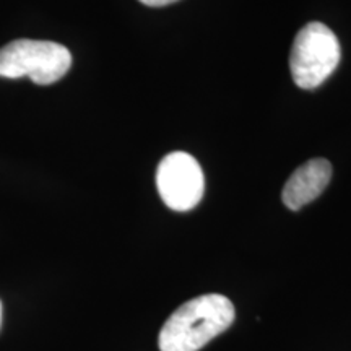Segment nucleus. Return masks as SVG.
Segmentation results:
<instances>
[{
    "mask_svg": "<svg viewBox=\"0 0 351 351\" xmlns=\"http://www.w3.org/2000/svg\"><path fill=\"white\" fill-rule=\"evenodd\" d=\"M234 317V306L226 296H197L169 315L158 337V345L161 351H199L230 328Z\"/></svg>",
    "mask_w": 351,
    "mask_h": 351,
    "instance_id": "f257e3e1",
    "label": "nucleus"
},
{
    "mask_svg": "<svg viewBox=\"0 0 351 351\" xmlns=\"http://www.w3.org/2000/svg\"><path fill=\"white\" fill-rule=\"evenodd\" d=\"M72 67V54L62 44L16 39L0 47V77H28L36 85L59 82Z\"/></svg>",
    "mask_w": 351,
    "mask_h": 351,
    "instance_id": "f03ea898",
    "label": "nucleus"
},
{
    "mask_svg": "<svg viewBox=\"0 0 351 351\" xmlns=\"http://www.w3.org/2000/svg\"><path fill=\"white\" fill-rule=\"evenodd\" d=\"M340 43L326 25L313 21L300 29L289 54L293 80L300 88L314 90L322 85L340 62Z\"/></svg>",
    "mask_w": 351,
    "mask_h": 351,
    "instance_id": "7ed1b4c3",
    "label": "nucleus"
},
{
    "mask_svg": "<svg viewBox=\"0 0 351 351\" xmlns=\"http://www.w3.org/2000/svg\"><path fill=\"white\" fill-rule=\"evenodd\" d=\"M156 187L166 207L174 212H189L195 208L204 197V171L192 155L173 152L158 165Z\"/></svg>",
    "mask_w": 351,
    "mask_h": 351,
    "instance_id": "20e7f679",
    "label": "nucleus"
},
{
    "mask_svg": "<svg viewBox=\"0 0 351 351\" xmlns=\"http://www.w3.org/2000/svg\"><path fill=\"white\" fill-rule=\"evenodd\" d=\"M332 178V165L322 158L307 161L289 176L282 199L289 210H300L317 199Z\"/></svg>",
    "mask_w": 351,
    "mask_h": 351,
    "instance_id": "39448f33",
    "label": "nucleus"
},
{
    "mask_svg": "<svg viewBox=\"0 0 351 351\" xmlns=\"http://www.w3.org/2000/svg\"><path fill=\"white\" fill-rule=\"evenodd\" d=\"M138 2H142L143 5H148V7H165V5H169V3L178 2V0H138Z\"/></svg>",
    "mask_w": 351,
    "mask_h": 351,
    "instance_id": "423d86ee",
    "label": "nucleus"
},
{
    "mask_svg": "<svg viewBox=\"0 0 351 351\" xmlns=\"http://www.w3.org/2000/svg\"><path fill=\"white\" fill-rule=\"evenodd\" d=\"M0 327H2V302H0Z\"/></svg>",
    "mask_w": 351,
    "mask_h": 351,
    "instance_id": "0eeeda50",
    "label": "nucleus"
}]
</instances>
